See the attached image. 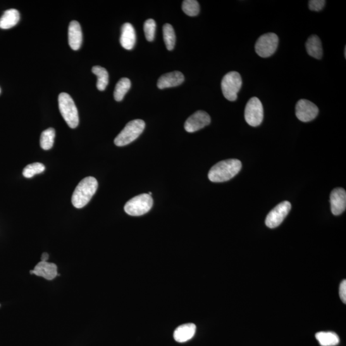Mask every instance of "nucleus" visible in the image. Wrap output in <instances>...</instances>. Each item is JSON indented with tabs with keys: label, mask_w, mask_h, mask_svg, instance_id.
I'll return each mask as SVG.
<instances>
[{
	"label": "nucleus",
	"mask_w": 346,
	"mask_h": 346,
	"mask_svg": "<svg viewBox=\"0 0 346 346\" xmlns=\"http://www.w3.org/2000/svg\"><path fill=\"white\" fill-rule=\"evenodd\" d=\"M242 168L237 159H228L218 162L209 171L208 177L212 182H224L237 175Z\"/></svg>",
	"instance_id": "f257e3e1"
},
{
	"label": "nucleus",
	"mask_w": 346,
	"mask_h": 346,
	"mask_svg": "<svg viewBox=\"0 0 346 346\" xmlns=\"http://www.w3.org/2000/svg\"><path fill=\"white\" fill-rule=\"evenodd\" d=\"M98 183L96 178L88 176L83 178L76 186L71 202L76 209H82L88 204L96 193Z\"/></svg>",
	"instance_id": "f03ea898"
},
{
	"label": "nucleus",
	"mask_w": 346,
	"mask_h": 346,
	"mask_svg": "<svg viewBox=\"0 0 346 346\" xmlns=\"http://www.w3.org/2000/svg\"><path fill=\"white\" fill-rule=\"evenodd\" d=\"M59 108L61 115L69 127H77L79 124V116L75 102L70 95L66 92L59 94Z\"/></svg>",
	"instance_id": "7ed1b4c3"
},
{
	"label": "nucleus",
	"mask_w": 346,
	"mask_h": 346,
	"mask_svg": "<svg viewBox=\"0 0 346 346\" xmlns=\"http://www.w3.org/2000/svg\"><path fill=\"white\" fill-rule=\"evenodd\" d=\"M144 121L141 119L131 121L114 139L117 146H124L130 144L139 137L145 128Z\"/></svg>",
	"instance_id": "20e7f679"
},
{
	"label": "nucleus",
	"mask_w": 346,
	"mask_h": 346,
	"mask_svg": "<svg viewBox=\"0 0 346 346\" xmlns=\"http://www.w3.org/2000/svg\"><path fill=\"white\" fill-rule=\"evenodd\" d=\"M154 200L152 195L142 194L132 198L124 207L126 214L132 216H142L151 210Z\"/></svg>",
	"instance_id": "39448f33"
},
{
	"label": "nucleus",
	"mask_w": 346,
	"mask_h": 346,
	"mask_svg": "<svg viewBox=\"0 0 346 346\" xmlns=\"http://www.w3.org/2000/svg\"><path fill=\"white\" fill-rule=\"evenodd\" d=\"M242 84V78L239 73L231 71L226 74L221 82V89L224 97L230 102L235 101Z\"/></svg>",
	"instance_id": "423d86ee"
},
{
	"label": "nucleus",
	"mask_w": 346,
	"mask_h": 346,
	"mask_svg": "<svg viewBox=\"0 0 346 346\" xmlns=\"http://www.w3.org/2000/svg\"><path fill=\"white\" fill-rule=\"evenodd\" d=\"M278 42V37L276 33H265L258 39L255 44V52L262 58H267L275 53Z\"/></svg>",
	"instance_id": "0eeeda50"
},
{
	"label": "nucleus",
	"mask_w": 346,
	"mask_h": 346,
	"mask_svg": "<svg viewBox=\"0 0 346 346\" xmlns=\"http://www.w3.org/2000/svg\"><path fill=\"white\" fill-rule=\"evenodd\" d=\"M245 120L248 125L258 126L264 119V109L262 102L257 97H252L247 103L244 112Z\"/></svg>",
	"instance_id": "6e6552de"
},
{
	"label": "nucleus",
	"mask_w": 346,
	"mask_h": 346,
	"mask_svg": "<svg viewBox=\"0 0 346 346\" xmlns=\"http://www.w3.org/2000/svg\"><path fill=\"white\" fill-rule=\"evenodd\" d=\"M291 209V204L287 201L280 203L267 215L266 224L269 228H275L280 226L287 216Z\"/></svg>",
	"instance_id": "1a4fd4ad"
},
{
	"label": "nucleus",
	"mask_w": 346,
	"mask_h": 346,
	"mask_svg": "<svg viewBox=\"0 0 346 346\" xmlns=\"http://www.w3.org/2000/svg\"><path fill=\"white\" fill-rule=\"evenodd\" d=\"M318 114V107L309 100L302 99L298 102L295 106V116L302 122L313 121Z\"/></svg>",
	"instance_id": "9d476101"
},
{
	"label": "nucleus",
	"mask_w": 346,
	"mask_h": 346,
	"mask_svg": "<svg viewBox=\"0 0 346 346\" xmlns=\"http://www.w3.org/2000/svg\"><path fill=\"white\" fill-rule=\"evenodd\" d=\"M211 117L206 112L198 111L185 121L184 128L187 132L193 133L201 130L211 123Z\"/></svg>",
	"instance_id": "9b49d317"
},
{
	"label": "nucleus",
	"mask_w": 346,
	"mask_h": 346,
	"mask_svg": "<svg viewBox=\"0 0 346 346\" xmlns=\"http://www.w3.org/2000/svg\"><path fill=\"white\" fill-rule=\"evenodd\" d=\"M331 211L335 216L342 214L346 209V192L342 188H336L330 194Z\"/></svg>",
	"instance_id": "f8f14e48"
},
{
	"label": "nucleus",
	"mask_w": 346,
	"mask_h": 346,
	"mask_svg": "<svg viewBox=\"0 0 346 346\" xmlns=\"http://www.w3.org/2000/svg\"><path fill=\"white\" fill-rule=\"evenodd\" d=\"M30 273L37 276L42 277L47 280H54L58 275L56 264L42 261L36 265L33 270L30 271Z\"/></svg>",
	"instance_id": "ddd939ff"
},
{
	"label": "nucleus",
	"mask_w": 346,
	"mask_h": 346,
	"mask_svg": "<svg viewBox=\"0 0 346 346\" xmlns=\"http://www.w3.org/2000/svg\"><path fill=\"white\" fill-rule=\"evenodd\" d=\"M184 81V76L180 71L166 73L162 75L158 80L157 87L160 89L176 87L181 84Z\"/></svg>",
	"instance_id": "4468645a"
},
{
	"label": "nucleus",
	"mask_w": 346,
	"mask_h": 346,
	"mask_svg": "<svg viewBox=\"0 0 346 346\" xmlns=\"http://www.w3.org/2000/svg\"><path fill=\"white\" fill-rule=\"evenodd\" d=\"M82 32L80 23L76 21H71L68 29L69 46L73 50H78L82 44Z\"/></svg>",
	"instance_id": "2eb2a0df"
},
{
	"label": "nucleus",
	"mask_w": 346,
	"mask_h": 346,
	"mask_svg": "<svg viewBox=\"0 0 346 346\" xmlns=\"http://www.w3.org/2000/svg\"><path fill=\"white\" fill-rule=\"evenodd\" d=\"M120 43L124 48L132 50L136 43V33L134 28L130 23L124 24L121 28Z\"/></svg>",
	"instance_id": "dca6fc26"
},
{
	"label": "nucleus",
	"mask_w": 346,
	"mask_h": 346,
	"mask_svg": "<svg viewBox=\"0 0 346 346\" xmlns=\"http://www.w3.org/2000/svg\"><path fill=\"white\" fill-rule=\"evenodd\" d=\"M196 326L193 323H187L178 326L174 332V338L176 342L183 343L191 339L194 336Z\"/></svg>",
	"instance_id": "f3484780"
},
{
	"label": "nucleus",
	"mask_w": 346,
	"mask_h": 346,
	"mask_svg": "<svg viewBox=\"0 0 346 346\" xmlns=\"http://www.w3.org/2000/svg\"><path fill=\"white\" fill-rule=\"evenodd\" d=\"M308 54L316 59H321L323 57V50L322 43L318 36L312 35L306 42Z\"/></svg>",
	"instance_id": "a211bd4d"
},
{
	"label": "nucleus",
	"mask_w": 346,
	"mask_h": 346,
	"mask_svg": "<svg viewBox=\"0 0 346 346\" xmlns=\"http://www.w3.org/2000/svg\"><path fill=\"white\" fill-rule=\"evenodd\" d=\"M20 13L16 9L7 10L0 18V28L9 29L16 26L20 21Z\"/></svg>",
	"instance_id": "6ab92c4d"
},
{
	"label": "nucleus",
	"mask_w": 346,
	"mask_h": 346,
	"mask_svg": "<svg viewBox=\"0 0 346 346\" xmlns=\"http://www.w3.org/2000/svg\"><path fill=\"white\" fill-rule=\"evenodd\" d=\"M316 338L321 346H335L340 342L338 336L331 331H320L316 334Z\"/></svg>",
	"instance_id": "aec40b11"
},
{
	"label": "nucleus",
	"mask_w": 346,
	"mask_h": 346,
	"mask_svg": "<svg viewBox=\"0 0 346 346\" xmlns=\"http://www.w3.org/2000/svg\"><path fill=\"white\" fill-rule=\"evenodd\" d=\"M92 72L97 77L96 83L97 89L103 91L106 89L109 83V73L107 69L101 66H96L93 67Z\"/></svg>",
	"instance_id": "412c9836"
},
{
	"label": "nucleus",
	"mask_w": 346,
	"mask_h": 346,
	"mask_svg": "<svg viewBox=\"0 0 346 346\" xmlns=\"http://www.w3.org/2000/svg\"><path fill=\"white\" fill-rule=\"evenodd\" d=\"M131 87V82L128 78H123L117 83L114 90V99L117 102H121L125 97Z\"/></svg>",
	"instance_id": "4be33fe9"
},
{
	"label": "nucleus",
	"mask_w": 346,
	"mask_h": 346,
	"mask_svg": "<svg viewBox=\"0 0 346 346\" xmlns=\"http://www.w3.org/2000/svg\"><path fill=\"white\" fill-rule=\"evenodd\" d=\"M56 130L53 128H47L43 131L40 138V147L44 150L51 149L54 144Z\"/></svg>",
	"instance_id": "5701e85b"
},
{
	"label": "nucleus",
	"mask_w": 346,
	"mask_h": 346,
	"mask_svg": "<svg viewBox=\"0 0 346 346\" xmlns=\"http://www.w3.org/2000/svg\"><path fill=\"white\" fill-rule=\"evenodd\" d=\"M163 37L167 49L171 51L176 43V35L174 28L170 24H165L163 27Z\"/></svg>",
	"instance_id": "b1692460"
},
{
	"label": "nucleus",
	"mask_w": 346,
	"mask_h": 346,
	"mask_svg": "<svg viewBox=\"0 0 346 346\" xmlns=\"http://www.w3.org/2000/svg\"><path fill=\"white\" fill-rule=\"evenodd\" d=\"M45 170V166L39 162L28 164L23 169V175L27 178H32L33 176L42 173Z\"/></svg>",
	"instance_id": "393cba45"
},
{
	"label": "nucleus",
	"mask_w": 346,
	"mask_h": 346,
	"mask_svg": "<svg viewBox=\"0 0 346 346\" xmlns=\"http://www.w3.org/2000/svg\"><path fill=\"white\" fill-rule=\"evenodd\" d=\"M182 10L189 16H195L200 13V5L195 0H185L182 4Z\"/></svg>",
	"instance_id": "a878e982"
},
{
	"label": "nucleus",
	"mask_w": 346,
	"mask_h": 346,
	"mask_svg": "<svg viewBox=\"0 0 346 346\" xmlns=\"http://www.w3.org/2000/svg\"><path fill=\"white\" fill-rule=\"evenodd\" d=\"M144 31L147 41H153L155 39V31H156V23L155 21L152 19L145 21L144 25Z\"/></svg>",
	"instance_id": "bb28decb"
},
{
	"label": "nucleus",
	"mask_w": 346,
	"mask_h": 346,
	"mask_svg": "<svg viewBox=\"0 0 346 346\" xmlns=\"http://www.w3.org/2000/svg\"><path fill=\"white\" fill-rule=\"evenodd\" d=\"M326 1L324 0H310L309 2V7L312 11L319 12L323 10L325 6Z\"/></svg>",
	"instance_id": "cd10ccee"
},
{
	"label": "nucleus",
	"mask_w": 346,
	"mask_h": 346,
	"mask_svg": "<svg viewBox=\"0 0 346 346\" xmlns=\"http://www.w3.org/2000/svg\"><path fill=\"white\" fill-rule=\"evenodd\" d=\"M339 294L341 300L343 304H346V281L343 280L341 282L339 288Z\"/></svg>",
	"instance_id": "c85d7f7f"
},
{
	"label": "nucleus",
	"mask_w": 346,
	"mask_h": 346,
	"mask_svg": "<svg viewBox=\"0 0 346 346\" xmlns=\"http://www.w3.org/2000/svg\"><path fill=\"white\" fill-rule=\"evenodd\" d=\"M49 259V255L47 253H43L41 256V261L42 262H47V260Z\"/></svg>",
	"instance_id": "c756f323"
},
{
	"label": "nucleus",
	"mask_w": 346,
	"mask_h": 346,
	"mask_svg": "<svg viewBox=\"0 0 346 346\" xmlns=\"http://www.w3.org/2000/svg\"><path fill=\"white\" fill-rule=\"evenodd\" d=\"M344 56L345 57H346V47H345V49H344Z\"/></svg>",
	"instance_id": "7c9ffc66"
},
{
	"label": "nucleus",
	"mask_w": 346,
	"mask_h": 346,
	"mask_svg": "<svg viewBox=\"0 0 346 346\" xmlns=\"http://www.w3.org/2000/svg\"><path fill=\"white\" fill-rule=\"evenodd\" d=\"M0 93H1V89H0Z\"/></svg>",
	"instance_id": "2f4dec72"
}]
</instances>
